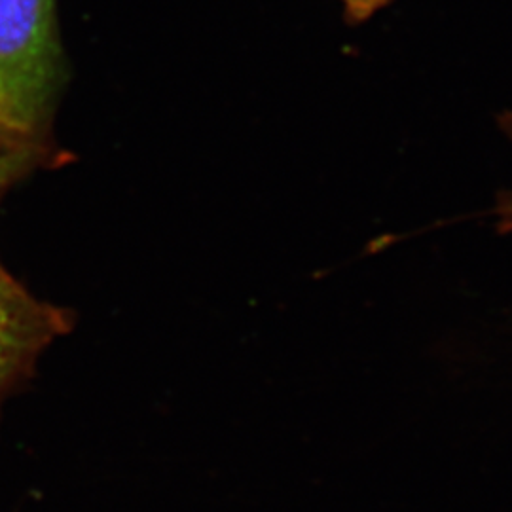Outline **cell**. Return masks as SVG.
Returning <instances> with one entry per match:
<instances>
[{
	"label": "cell",
	"instance_id": "1",
	"mask_svg": "<svg viewBox=\"0 0 512 512\" xmlns=\"http://www.w3.org/2000/svg\"><path fill=\"white\" fill-rule=\"evenodd\" d=\"M61 80L55 0H0V126L48 147Z\"/></svg>",
	"mask_w": 512,
	"mask_h": 512
},
{
	"label": "cell",
	"instance_id": "2",
	"mask_svg": "<svg viewBox=\"0 0 512 512\" xmlns=\"http://www.w3.org/2000/svg\"><path fill=\"white\" fill-rule=\"evenodd\" d=\"M71 329V317L29 293L0 266V404L37 365L57 336Z\"/></svg>",
	"mask_w": 512,
	"mask_h": 512
},
{
	"label": "cell",
	"instance_id": "3",
	"mask_svg": "<svg viewBox=\"0 0 512 512\" xmlns=\"http://www.w3.org/2000/svg\"><path fill=\"white\" fill-rule=\"evenodd\" d=\"M46 154H50V147L0 126V200L14 184L42 164Z\"/></svg>",
	"mask_w": 512,
	"mask_h": 512
},
{
	"label": "cell",
	"instance_id": "4",
	"mask_svg": "<svg viewBox=\"0 0 512 512\" xmlns=\"http://www.w3.org/2000/svg\"><path fill=\"white\" fill-rule=\"evenodd\" d=\"M344 6V18L353 25H359L366 19L376 16L393 0H340Z\"/></svg>",
	"mask_w": 512,
	"mask_h": 512
},
{
	"label": "cell",
	"instance_id": "5",
	"mask_svg": "<svg viewBox=\"0 0 512 512\" xmlns=\"http://www.w3.org/2000/svg\"><path fill=\"white\" fill-rule=\"evenodd\" d=\"M499 126L501 129L509 135L512 139V110L505 112L501 118H499ZM495 215H497V228L499 232H512V192L509 194H503L497 202L495 207Z\"/></svg>",
	"mask_w": 512,
	"mask_h": 512
}]
</instances>
